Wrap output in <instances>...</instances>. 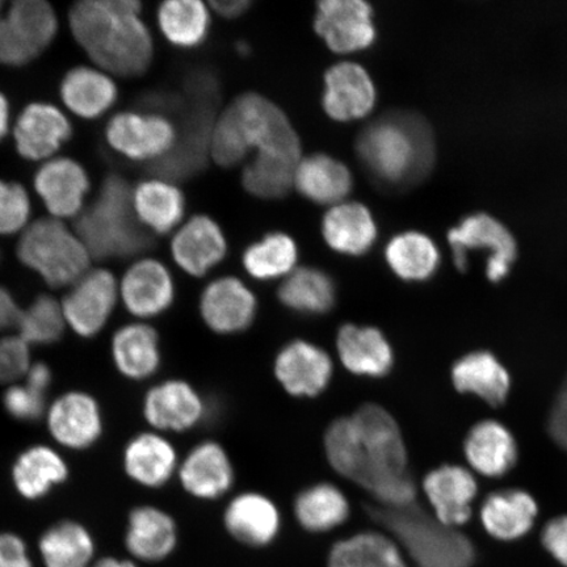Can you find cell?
Returning a JSON list of instances; mask_svg holds the SVG:
<instances>
[{"instance_id": "obj_1", "label": "cell", "mask_w": 567, "mask_h": 567, "mask_svg": "<svg viewBox=\"0 0 567 567\" xmlns=\"http://www.w3.org/2000/svg\"><path fill=\"white\" fill-rule=\"evenodd\" d=\"M324 456L340 477L370 494L379 507L415 505L417 487L409 472L405 439L395 417L378 403H364L324 431Z\"/></svg>"}, {"instance_id": "obj_2", "label": "cell", "mask_w": 567, "mask_h": 567, "mask_svg": "<svg viewBox=\"0 0 567 567\" xmlns=\"http://www.w3.org/2000/svg\"><path fill=\"white\" fill-rule=\"evenodd\" d=\"M137 0H83L71 7V34L92 63L112 76L145 74L154 56Z\"/></svg>"}, {"instance_id": "obj_3", "label": "cell", "mask_w": 567, "mask_h": 567, "mask_svg": "<svg viewBox=\"0 0 567 567\" xmlns=\"http://www.w3.org/2000/svg\"><path fill=\"white\" fill-rule=\"evenodd\" d=\"M435 140L425 120L409 111L385 113L359 134L357 152L368 174L386 189L416 186L435 163Z\"/></svg>"}, {"instance_id": "obj_4", "label": "cell", "mask_w": 567, "mask_h": 567, "mask_svg": "<svg viewBox=\"0 0 567 567\" xmlns=\"http://www.w3.org/2000/svg\"><path fill=\"white\" fill-rule=\"evenodd\" d=\"M255 148L257 154L301 161V141L286 113L258 94L240 95L213 127L210 155L217 165L233 167Z\"/></svg>"}, {"instance_id": "obj_5", "label": "cell", "mask_w": 567, "mask_h": 567, "mask_svg": "<svg viewBox=\"0 0 567 567\" xmlns=\"http://www.w3.org/2000/svg\"><path fill=\"white\" fill-rule=\"evenodd\" d=\"M132 190L124 176L109 174L94 200L75 218L74 230L92 259L132 258L152 247V237L134 215Z\"/></svg>"}, {"instance_id": "obj_6", "label": "cell", "mask_w": 567, "mask_h": 567, "mask_svg": "<svg viewBox=\"0 0 567 567\" xmlns=\"http://www.w3.org/2000/svg\"><path fill=\"white\" fill-rule=\"evenodd\" d=\"M372 519L400 544L414 567H473L477 550L458 528L446 527L434 515L411 506L390 509L373 506Z\"/></svg>"}, {"instance_id": "obj_7", "label": "cell", "mask_w": 567, "mask_h": 567, "mask_svg": "<svg viewBox=\"0 0 567 567\" xmlns=\"http://www.w3.org/2000/svg\"><path fill=\"white\" fill-rule=\"evenodd\" d=\"M188 109L175 146L165 157L152 163V173L168 182L187 179L207 165L215 110L219 97L217 78L198 70L186 83Z\"/></svg>"}, {"instance_id": "obj_8", "label": "cell", "mask_w": 567, "mask_h": 567, "mask_svg": "<svg viewBox=\"0 0 567 567\" xmlns=\"http://www.w3.org/2000/svg\"><path fill=\"white\" fill-rule=\"evenodd\" d=\"M20 264L38 274L49 287H71L90 269L91 255L75 230L53 217L35 219L21 233L17 246Z\"/></svg>"}, {"instance_id": "obj_9", "label": "cell", "mask_w": 567, "mask_h": 567, "mask_svg": "<svg viewBox=\"0 0 567 567\" xmlns=\"http://www.w3.org/2000/svg\"><path fill=\"white\" fill-rule=\"evenodd\" d=\"M6 7L0 65L25 66L53 44L59 17L45 0H17Z\"/></svg>"}, {"instance_id": "obj_10", "label": "cell", "mask_w": 567, "mask_h": 567, "mask_svg": "<svg viewBox=\"0 0 567 567\" xmlns=\"http://www.w3.org/2000/svg\"><path fill=\"white\" fill-rule=\"evenodd\" d=\"M176 140L175 125L158 113L118 112L105 126V141L112 151L137 162L159 161Z\"/></svg>"}, {"instance_id": "obj_11", "label": "cell", "mask_w": 567, "mask_h": 567, "mask_svg": "<svg viewBox=\"0 0 567 567\" xmlns=\"http://www.w3.org/2000/svg\"><path fill=\"white\" fill-rule=\"evenodd\" d=\"M449 243L453 261L461 272L466 271L467 252L478 248L491 251L486 275L492 282L505 279L516 260L517 248L513 234L498 219L484 213L466 217L458 228L450 230Z\"/></svg>"}, {"instance_id": "obj_12", "label": "cell", "mask_w": 567, "mask_h": 567, "mask_svg": "<svg viewBox=\"0 0 567 567\" xmlns=\"http://www.w3.org/2000/svg\"><path fill=\"white\" fill-rule=\"evenodd\" d=\"M274 374L290 396L317 399L334 378V360L323 347L307 339H293L276 353Z\"/></svg>"}, {"instance_id": "obj_13", "label": "cell", "mask_w": 567, "mask_h": 567, "mask_svg": "<svg viewBox=\"0 0 567 567\" xmlns=\"http://www.w3.org/2000/svg\"><path fill=\"white\" fill-rule=\"evenodd\" d=\"M118 295V284L109 269L90 268L61 303L66 324L81 337L96 336L115 309Z\"/></svg>"}, {"instance_id": "obj_14", "label": "cell", "mask_w": 567, "mask_h": 567, "mask_svg": "<svg viewBox=\"0 0 567 567\" xmlns=\"http://www.w3.org/2000/svg\"><path fill=\"white\" fill-rule=\"evenodd\" d=\"M198 310L212 332L230 337L251 328L258 316V300L243 280L224 276L204 288Z\"/></svg>"}, {"instance_id": "obj_15", "label": "cell", "mask_w": 567, "mask_h": 567, "mask_svg": "<svg viewBox=\"0 0 567 567\" xmlns=\"http://www.w3.org/2000/svg\"><path fill=\"white\" fill-rule=\"evenodd\" d=\"M34 193L49 216L61 219L76 218L86 207L91 189L87 169L70 157H54L42 162L33 176Z\"/></svg>"}, {"instance_id": "obj_16", "label": "cell", "mask_w": 567, "mask_h": 567, "mask_svg": "<svg viewBox=\"0 0 567 567\" xmlns=\"http://www.w3.org/2000/svg\"><path fill=\"white\" fill-rule=\"evenodd\" d=\"M12 134L21 158L45 162L54 158L61 147L73 137V125L59 106L33 102L19 113Z\"/></svg>"}, {"instance_id": "obj_17", "label": "cell", "mask_w": 567, "mask_h": 567, "mask_svg": "<svg viewBox=\"0 0 567 567\" xmlns=\"http://www.w3.org/2000/svg\"><path fill=\"white\" fill-rule=\"evenodd\" d=\"M316 32L336 53H354L375 40L373 11L361 0H324L318 4Z\"/></svg>"}, {"instance_id": "obj_18", "label": "cell", "mask_w": 567, "mask_h": 567, "mask_svg": "<svg viewBox=\"0 0 567 567\" xmlns=\"http://www.w3.org/2000/svg\"><path fill=\"white\" fill-rule=\"evenodd\" d=\"M339 363L357 378L382 379L392 372L394 350L379 328L347 322L336 338Z\"/></svg>"}, {"instance_id": "obj_19", "label": "cell", "mask_w": 567, "mask_h": 567, "mask_svg": "<svg viewBox=\"0 0 567 567\" xmlns=\"http://www.w3.org/2000/svg\"><path fill=\"white\" fill-rule=\"evenodd\" d=\"M207 402L197 389L184 380H168L148 390L144 415L155 430L188 432L207 416Z\"/></svg>"}, {"instance_id": "obj_20", "label": "cell", "mask_w": 567, "mask_h": 567, "mask_svg": "<svg viewBox=\"0 0 567 567\" xmlns=\"http://www.w3.org/2000/svg\"><path fill=\"white\" fill-rule=\"evenodd\" d=\"M423 493L434 517L446 527L460 528L472 517V503L476 499L478 486L473 474L458 465H442L423 478Z\"/></svg>"}, {"instance_id": "obj_21", "label": "cell", "mask_w": 567, "mask_h": 567, "mask_svg": "<svg viewBox=\"0 0 567 567\" xmlns=\"http://www.w3.org/2000/svg\"><path fill=\"white\" fill-rule=\"evenodd\" d=\"M118 293L131 315L154 318L165 313L174 303L175 282L162 261L144 258L126 269Z\"/></svg>"}, {"instance_id": "obj_22", "label": "cell", "mask_w": 567, "mask_h": 567, "mask_svg": "<svg viewBox=\"0 0 567 567\" xmlns=\"http://www.w3.org/2000/svg\"><path fill=\"white\" fill-rule=\"evenodd\" d=\"M177 473L184 491L200 501L223 498L236 481L228 451L215 441L196 444L183 458Z\"/></svg>"}, {"instance_id": "obj_23", "label": "cell", "mask_w": 567, "mask_h": 567, "mask_svg": "<svg viewBox=\"0 0 567 567\" xmlns=\"http://www.w3.org/2000/svg\"><path fill=\"white\" fill-rule=\"evenodd\" d=\"M374 104V84L363 66L340 62L326 71L322 105L332 120L354 122L370 115Z\"/></svg>"}, {"instance_id": "obj_24", "label": "cell", "mask_w": 567, "mask_h": 567, "mask_svg": "<svg viewBox=\"0 0 567 567\" xmlns=\"http://www.w3.org/2000/svg\"><path fill=\"white\" fill-rule=\"evenodd\" d=\"M229 535L250 548L271 545L281 529V515L276 503L257 492L240 493L229 502L224 513Z\"/></svg>"}, {"instance_id": "obj_25", "label": "cell", "mask_w": 567, "mask_h": 567, "mask_svg": "<svg viewBox=\"0 0 567 567\" xmlns=\"http://www.w3.org/2000/svg\"><path fill=\"white\" fill-rule=\"evenodd\" d=\"M228 244L219 225L207 216H195L176 231L172 252L175 264L184 272L203 278L221 264Z\"/></svg>"}, {"instance_id": "obj_26", "label": "cell", "mask_w": 567, "mask_h": 567, "mask_svg": "<svg viewBox=\"0 0 567 567\" xmlns=\"http://www.w3.org/2000/svg\"><path fill=\"white\" fill-rule=\"evenodd\" d=\"M538 515L534 496L522 488H503L486 496L480 509V519L486 534L502 543L526 537Z\"/></svg>"}, {"instance_id": "obj_27", "label": "cell", "mask_w": 567, "mask_h": 567, "mask_svg": "<svg viewBox=\"0 0 567 567\" xmlns=\"http://www.w3.org/2000/svg\"><path fill=\"white\" fill-rule=\"evenodd\" d=\"M63 105L74 116L96 120L113 109L118 89L112 75L96 66H75L68 71L60 84Z\"/></svg>"}, {"instance_id": "obj_28", "label": "cell", "mask_w": 567, "mask_h": 567, "mask_svg": "<svg viewBox=\"0 0 567 567\" xmlns=\"http://www.w3.org/2000/svg\"><path fill=\"white\" fill-rule=\"evenodd\" d=\"M464 453L473 470L488 478L506 476L519 455L513 432L493 420L473 425L464 441Z\"/></svg>"}, {"instance_id": "obj_29", "label": "cell", "mask_w": 567, "mask_h": 567, "mask_svg": "<svg viewBox=\"0 0 567 567\" xmlns=\"http://www.w3.org/2000/svg\"><path fill=\"white\" fill-rule=\"evenodd\" d=\"M49 431L68 449L83 450L102 434L101 409L92 396L73 392L54 402L48 415Z\"/></svg>"}, {"instance_id": "obj_30", "label": "cell", "mask_w": 567, "mask_h": 567, "mask_svg": "<svg viewBox=\"0 0 567 567\" xmlns=\"http://www.w3.org/2000/svg\"><path fill=\"white\" fill-rule=\"evenodd\" d=\"M452 382L457 392L473 394L493 408L502 406L512 390V378L495 354L474 351L452 367Z\"/></svg>"}, {"instance_id": "obj_31", "label": "cell", "mask_w": 567, "mask_h": 567, "mask_svg": "<svg viewBox=\"0 0 567 567\" xmlns=\"http://www.w3.org/2000/svg\"><path fill=\"white\" fill-rule=\"evenodd\" d=\"M322 234L332 250L360 257L371 250L378 226L370 209L360 203H340L326 213Z\"/></svg>"}, {"instance_id": "obj_32", "label": "cell", "mask_w": 567, "mask_h": 567, "mask_svg": "<svg viewBox=\"0 0 567 567\" xmlns=\"http://www.w3.org/2000/svg\"><path fill=\"white\" fill-rule=\"evenodd\" d=\"M177 527L172 515L153 506L134 508L126 532V547L134 557L158 563L175 550Z\"/></svg>"}, {"instance_id": "obj_33", "label": "cell", "mask_w": 567, "mask_h": 567, "mask_svg": "<svg viewBox=\"0 0 567 567\" xmlns=\"http://www.w3.org/2000/svg\"><path fill=\"white\" fill-rule=\"evenodd\" d=\"M124 464L127 476L151 488L165 486L179 470L174 445L154 432L141 434L127 444Z\"/></svg>"}, {"instance_id": "obj_34", "label": "cell", "mask_w": 567, "mask_h": 567, "mask_svg": "<svg viewBox=\"0 0 567 567\" xmlns=\"http://www.w3.org/2000/svg\"><path fill=\"white\" fill-rule=\"evenodd\" d=\"M328 567H410L400 544L385 530H363L332 545Z\"/></svg>"}, {"instance_id": "obj_35", "label": "cell", "mask_w": 567, "mask_h": 567, "mask_svg": "<svg viewBox=\"0 0 567 567\" xmlns=\"http://www.w3.org/2000/svg\"><path fill=\"white\" fill-rule=\"evenodd\" d=\"M293 514L297 523L310 534H326L349 520L351 503L339 486L317 482L296 495Z\"/></svg>"}, {"instance_id": "obj_36", "label": "cell", "mask_w": 567, "mask_h": 567, "mask_svg": "<svg viewBox=\"0 0 567 567\" xmlns=\"http://www.w3.org/2000/svg\"><path fill=\"white\" fill-rule=\"evenodd\" d=\"M134 215L145 229L167 234L181 224L186 200L182 190L165 179L141 182L132 190Z\"/></svg>"}, {"instance_id": "obj_37", "label": "cell", "mask_w": 567, "mask_h": 567, "mask_svg": "<svg viewBox=\"0 0 567 567\" xmlns=\"http://www.w3.org/2000/svg\"><path fill=\"white\" fill-rule=\"evenodd\" d=\"M352 175L342 162L326 154L302 158L295 173V186L308 200L340 204L352 189Z\"/></svg>"}, {"instance_id": "obj_38", "label": "cell", "mask_w": 567, "mask_h": 567, "mask_svg": "<svg viewBox=\"0 0 567 567\" xmlns=\"http://www.w3.org/2000/svg\"><path fill=\"white\" fill-rule=\"evenodd\" d=\"M113 360L125 378L146 380L158 372L162 361L159 336L145 323L126 324L112 340Z\"/></svg>"}, {"instance_id": "obj_39", "label": "cell", "mask_w": 567, "mask_h": 567, "mask_svg": "<svg viewBox=\"0 0 567 567\" xmlns=\"http://www.w3.org/2000/svg\"><path fill=\"white\" fill-rule=\"evenodd\" d=\"M279 301L293 313L302 316L328 315L337 302V287L328 272L316 267L295 269L281 282Z\"/></svg>"}, {"instance_id": "obj_40", "label": "cell", "mask_w": 567, "mask_h": 567, "mask_svg": "<svg viewBox=\"0 0 567 567\" xmlns=\"http://www.w3.org/2000/svg\"><path fill=\"white\" fill-rule=\"evenodd\" d=\"M385 258L389 268L405 281L429 280L441 265L434 240L417 231L402 233L390 240Z\"/></svg>"}, {"instance_id": "obj_41", "label": "cell", "mask_w": 567, "mask_h": 567, "mask_svg": "<svg viewBox=\"0 0 567 567\" xmlns=\"http://www.w3.org/2000/svg\"><path fill=\"white\" fill-rule=\"evenodd\" d=\"M65 461L48 446H33L21 453L13 466V484L27 499H39L68 477Z\"/></svg>"}, {"instance_id": "obj_42", "label": "cell", "mask_w": 567, "mask_h": 567, "mask_svg": "<svg viewBox=\"0 0 567 567\" xmlns=\"http://www.w3.org/2000/svg\"><path fill=\"white\" fill-rule=\"evenodd\" d=\"M209 12L198 0H168L158 10L161 32L177 48H195L207 39Z\"/></svg>"}, {"instance_id": "obj_43", "label": "cell", "mask_w": 567, "mask_h": 567, "mask_svg": "<svg viewBox=\"0 0 567 567\" xmlns=\"http://www.w3.org/2000/svg\"><path fill=\"white\" fill-rule=\"evenodd\" d=\"M299 250L292 238L284 233L268 234L257 244L247 247L244 254V267L252 279L271 281L287 278L295 271Z\"/></svg>"}, {"instance_id": "obj_44", "label": "cell", "mask_w": 567, "mask_h": 567, "mask_svg": "<svg viewBox=\"0 0 567 567\" xmlns=\"http://www.w3.org/2000/svg\"><path fill=\"white\" fill-rule=\"evenodd\" d=\"M40 550L47 567H86L94 556V542L81 524L63 522L45 532Z\"/></svg>"}, {"instance_id": "obj_45", "label": "cell", "mask_w": 567, "mask_h": 567, "mask_svg": "<svg viewBox=\"0 0 567 567\" xmlns=\"http://www.w3.org/2000/svg\"><path fill=\"white\" fill-rule=\"evenodd\" d=\"M299 163L276 157V155L255 154L243 175L244 187L255 197L274 200L286 196L295 186V173Z\"/></svg>"}, {"instance_id": "obj_46", "label": "cell", "mask_w": 567, "mask_h": 567, "mask_svg": "<svg viewBox=\"0 0 567 567\" xmlns=\"http://www.w3.org/2000/svg\"><path fill=\"white\" fill-rule=\"evenodd\" d=\"M65 324L62 305L51 296L41 295L21 310L17 329L28 344H51L62 337Z\"/></svg>"}, {"instance_id": "obj_47", "label": "cell", "mask_w": 567, "mask_h": 567, "mask_svg": "<svg viewBox=\"0 0 567 567\" xmlns=\"http://www.w3.org/2000/svg\"><path fill=\"white\" fill-rule=\"evenodd\" d=\"M31 215V197L23 184L0 179V236L23 233Z\"/></svg>"}, {"instance_id": "obj_48", "label": "cell", "mask_w": 567, "mask_h": 567, "mask_svg": "<svg viewBox=\"0 0 567 567\" xmlns=\"http://www.w3.org/2000/svg\"><path fill=\"white\" fill-rule=\"evenodd\" d=\"M31 368L30 344L24 339H0V384L25 378Z\"/></svg>"}, {"instance_id": "obj_49", "label": "cell", "mask_w": 567, "mask_h": 567, "mask_svg": "<svg viewBox=\"0 0 567 567\" xmlns=\"http://www.w3.org/2000/svg\"><path fill=\"white\" fill-rule=\"evenodd\" d=\"M3 402L6 410L19 421H38L45 411V393L27 382L7 390Z\"/></svg>"}, {"instance_id": "obj_50", "label": "cell", "mask_w": 567, "mask_h": 567, "mask_svg": "<svg viewBox=\"0 0 567 567\" xmlns=\"http://www.w3.org/2000/svg\"><path fill=\"white\" fill-rule=\"evenodd\" d=\"M542 544L558 565L567 567V515L553 517L545 524Z\"/></svg>"}, {"instance_id": "obj_51", "label": "cell", "mask_w": 567, "mask_h": 567, "mask_svg": "<svg viewBox=\"0 0 567 567\" xmlns=\"http://www.w3.org/2000/svg\"><path fill=\"white\" fill-rule=\"evenodd\" d=\"M548 432L551 441L567 452V375L550 410Z\"/></svg>"}, {"instance_id": "obj_52", "label": "cell", "mask_w": 567, "mask_h": 567, "mask_svg": "<svg viewBox=\"0 0 567 567\" xmlns=\"http://www.w3.org/2000/svg\"><path fill=\"white\" fill-rule=\"evenodd\" d=\"M0 567H32L25 545L18 536L0 534Z\"/></svg>"}, {"instance_id": "obj_53", "label": "cell", "mask_w": 567, "mask_h": 567, "mask_svg": "<svg viewBox=\"0 0 567 567\" xmlns=\"http://www.w3.org/2000/svg\"><path fill=\"white\" fill-rule=\"evenodd\" d=\"M21 309L9 289L0 287V331L18 328Z\"/></svg>"}, {"instance_id": "obj_54", "label": "cell", "mask_w": 567, "mask_h": 567, "mask_svg": "<svg viewBox=\"0 0 567 567\" xmlns=\"http://www.w3.org/2000/svg\"><path fill=\"white\" fill-rule=\"evenodd\" d=\"M25 382L28 385L47 393V390L52 382L51 370L42 363L31 365L30 371L25 374Z\"/></svg>"}, {"instance_id": "obj_55", "label": "cell", "mask_w": 567, "mask_h": 567, "mask_svg": "<svg viewBox=\"0 0 567 567\" xmlns=\"http://www.w3.org/2000/svg\"><path fill=\"white\" fill-rule=\"evenodd\" d=\"M250 6V2H246V0H231V2H212L213 9L223 16L224 18L234 19L247 10V7Z\"/></svg>"}, {"instance_id": "obj_56", "label": "cell", "mask_w": 567, "mask_h": 567, "mask_svg": "<svg viewBox=\"0 0 567 567\" xmlns=\"http://www.w3.org/2000/svg\"><path fill=\"white\" fill-rule=\"evenodd\" d=\"M11 127V105L9 99L0 91V142L9 136Z\"/></svg>"}, {"instance_id": "obj_57", "label": "cell", "mask_w": 567, "mask_h": 567, "mask_svg": "<svg viewBox=\"0 0 567 567\" xmlns=\"http://www.w3.org/2000/svg\"><path fill=\"white\" fill-rule=\"evenodd\" d=\"M95 567H136L130 561H118L115 558H106L99 563Z\"/></svg>"}, {"instance_id": "obj_58", "label": "cell", "mask_w": 567, "mask_h": 567, "mask_svg": "<svg viewBox=\"0 0 567 567\" xmlns=\"http://www.w3.org/2000/svg\"><path fill=\"white\" fill-rule=\"evenodd\" d=\"M6 3L0 2V45H2L3 41V34H4V11H6Z\"/></svg>"}]
</instances>
